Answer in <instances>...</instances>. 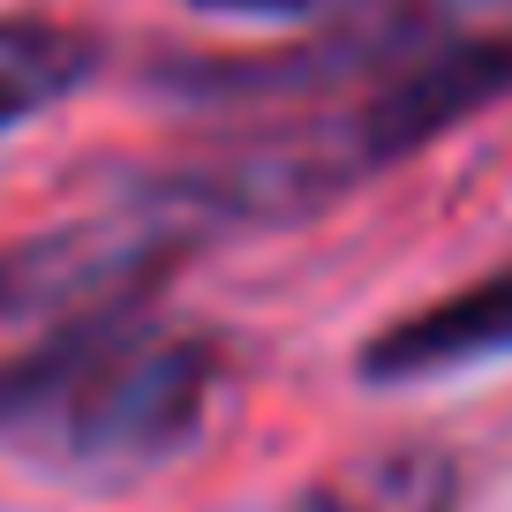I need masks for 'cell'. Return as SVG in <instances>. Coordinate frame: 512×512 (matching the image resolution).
Masks as SVG:
<instances>
[{
    "label": "cell",
    "instance_id": "2",
    "mask_svg": "<svg viewBox=\"0 0 512 512\" xmlns=\"http://www.w3.org/2000/svg\"><path fill=\"white\" fill-rule=\"evenodd\" d=\"M174 226L128 211L106 226H61V234H31L16 249H0V332L31 317H83V309L113 302V294H151L166 264H181Z\"/></svg>",
    "mask_w": 512,
    "mask_h": 512
},
{
    "label": "cell",
    "instance_id": "4",
    "mask_svg": "<svg viewBox=\"0 0 512 512\" xmlns=\"http://www.w3.org/2000/svg\"><path fill=\"white\" fill-rule=\"evenodd\" d=\"M460 497V452L437 437H392V445L354 452L332 475H317L287 512H460Z\"/></svg>",
    "mask_w": 512,
    "mask_h": 512
},
{
    "label": "cell",
    "instance_id": "1",
    "mask_svg": "<svg viewBox=\"0 0 512 512\" xmlns=\"http://www.w3.org/2000/svg\"><path fill=\"white\" fill-rule=\"evenodd\" d=\"M497 98H512V31H460L452 16H430L377 76L332 98L324 113H279L234 144L174 159L136 181L128 204L166 219L174 234L287 226L422 159Z\"/></svg>",
    "mask_w": 512,
    "mask_h": 512
},
{
    "label": "cell",
    "instance_id": "6",
    "mask_svg": "<svg viewBox=\"0 0 512 512\" xmlns=\"http://www.w3.org/2000/svg\"><path fill=\"white\" fill-rule=\"evenodd\" d=\"M196 16H241V23H317V31H339V23L384 16L400 0H181Z\"/></svg>",
    "mask_w": 512,
    "mask_h": 512
},
{
    "label": "cell",
    "instance_id": "5",
    "mask_svg": "<svg viewBox=\"0 0 512 512\" xmlns=\"http://www.w3.org/2000/svg\"><path fill=\"white\" fill-rule=\"evenodd\" d=\"M98 68H106L98 31H83L68 16H38V8H8L0 16V136L68 106Z\"/></svg>",
    "mask_w": 512,
    "mask_h": 512
},
{
    "label": "cell",
    "instance_id": "3",
    "mask_svg": "<svg viewBox=\"0 0 512 512\" xmlns=\"http://www.w3.org/2000/svg\"><path fill=\"white\" fill-rule=\"evenodd\" d=\"M505 354H512V264H497V272L377 324L354 347V377L377 384V392H400V384L460 377V369L505 362Z\"/></svg>",
    "mask_w": 512,
    "mask_h": 512
},
{
    "label": "cell",
    "instance_id": "7",
    "mask_svg": "<svg viewBox=\"0 0 512 512\" xmlns=\"http://www.w3.org/2000/svg\"><path fill=\"white\" fill-rule=\"evenodd\" d=\"M497 8H512V0H497Z\"/></svg>",
    "mask_w": 512,
    "mask_h": 512
}]
</instances>
